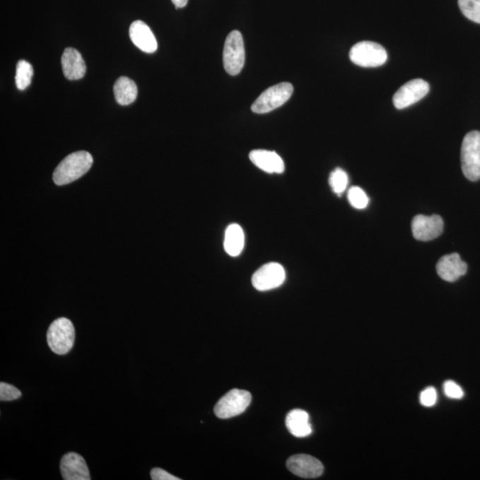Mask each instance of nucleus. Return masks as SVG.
Returning <instances> with one entry per match:
<instances>
[{
	"instance_id": "nucleus-20",
	"label": "nucleus",
	"mask_w": 480,
	"mask_h": 480,
	"mask_svg": "<svg viewBox=\"0 0 480 480\" xmlns=\"http://www.w3.org/2000/svg\"><path fill=\"white\" fill-rule=\"evenodd\" d=\"M33 67L25 60H20L16 66V84L19 90H25L32 83Z\"/></svg>"
},
{
	"instance_id": "nucleus-14",
	"label": "nucleus",
	"mask_w": 480,
	"mask_h": 480,
	"mask_svg": "<svg viewBox=\"0 0 480 480\" xmlns=\"http://www.w3.org/2000/svg\"><path fill=\"white\" fill-rule=\"evenodd\" d=\"M129 36L132 42L140 50L147 54H153L158 49V42L151 28L141 21H136L131 24Z\"/></svg>"
},
{
	"instance_id": "nucleus-21",
	"label": "nucleus",
	"mask_w": 480,
	"mask_h": 480,
	"mask_svg": "<svg viewBox=\"0 0 480 480\" xmlns=\"http://www.w3.org/2000/svg\"><path fill=\"white\" fill-rule=\"evenodd\" d=\"M458 5L465 17L480 23V0H458Z\"/></svg>"
},
{
	"instance_id": "nucleus-25",
	"label": "nucleus",
	"mask_w": 480,
	"mask_h": 480,
	"mask_svg": "<svg viewBox=\"0 0 480 480\" xmlns=\"http://www.w3.org/2000/svg\"><path fill=\"white\" fill-rule=\"evenodd\" d=\"M444 392L450 399H460L464 395L461 387L453 381H447L444 383Z\"/></svg>"
},
{
	"instance_id": "nucleus-6",
	"label": "nucleus",
	"mask_w": 480,
	"mask_h": 480,
	"mask_svg": "<svg viewBox=\"0 0 480 480\" xmlns=\"http://www.w3.org/2000/svg\"><path fill=\"white\" fill-rule=\"evenodd\" d=\"M246 60L243 37L238 30L228 35L223 48V66L231 76L240 74Z\"/></svg>"
},
{
	"instance_id": "nucleus-18",
	"label": "nucleus",
	"mask_w": 480,
	"mask_h": 480,
	"mask_svg": "<svg viewBox=\"0 0 480 480\" xmlns=\"http://www.w3.org/2000/svg\"><path fill=\"white\" fill-rule=\"evenodd\" d=\"M113 91L116 101L120 105H129L137 98V86L129 78L120 77L117 78L115 84H114Z\"/></svg>"
},
{
	"instance_id": "nucleus-26",
	"label": "nucleus",
	"mask_w": 480,
	"mask_h": 480,
	"mask_svg": "<svg viewBox=\"0 0 480 480\" xmlns=\"http://www.w3.org/2000/svg\"><path fill=\"white\" fill-rule=\"evenodd\" d=\"M420 402L424 406H433L437 402V392L433 387H428L421 393Z\"/></svg>"
},
{
	"instance_id": "nucleus-12",
	"label": "nucleus",
	"mask_w": 480,
	"mask_h": 480,
	"mask_svg": "<svg viewBox=\"0 0 480 480\" xmlns=\"http://www.w3.org/2000/svg\"><path fill=\"white\" fill-rule=\"evenodd\" d=\"M60 469L65 480H90L89 469L85 459L77 453H68L62 458Z\"/></svg>"
},
{
	"instance_id": "nucleus-13",
	"label": "nucleus",
	"mask_w": 480,
	"mask_h": 480,
	"mask_svg": "<svg viewBox=\"0 0 480 480\" xmlns=\"http://www.w3.org/2000/svg\"><path fill=\"white\" fill-rule=\"evenodd\" d=\"M438 276L445 281L455 282L467 272L468 266L457 253L441 257L437 264Z\"/></svg>"
},
{
	"instance_id": "nucleus-17",
	"label": "nucleus",
	"mask_w": 480,
	"mask_h": 480,
	"mask_svg": "<svg viewBox=\"0 0 480 480\" xmlns=\"http://www.w3.org/2000/svg\"><path fill=\"white\" fill-rule=\"evenodd\" d=\"M286 426L289 433L296 438H305L312 433L308 413L302 409L290 411L286 418Z\"/></svg>"
},
{
	"instance_id": "nucleus-4",
	"label": "nucleus",
	"mask_w": 480,
	"mask_h": 480,
	"mask_svg": "<svg viewBox=\"0 0 480 480\" xmlns=\"http://www.w3.org/2000/svg\"><path fill=\"white\" fill-rule=\"evenodd\" d=\"M293 92V86L288 82L271 86L255 100L251 107L252 112L258 114L271 112L288 102Z\"/></svg>"
},
{
	"instance_id": "nucleus-5",
	"label": "nucleus",
	"mask_w": 480,
	"mask_h": 480,
	"mask_svg": "<svg viewBox=\"0 0 480 480\" xmlns=\"http://www.w3.org/2000/svg\"><path fill=\"white\" fill-rule=\"evenodd\" d=\"M350 59L352 63L361 67H379L386 63L388 54L381 45L362 41L351 47Z\"/></svg>"
},
{
	"instance_id": "nucleus-11",
	"label": "nucleus",
	"mask_w": 480,
	"mask_h": 480,
	"mask_svg": "<svg viewBox=\"0 0 480 480\" xmlns=\"http://www.w3.org/2000/svg\"><path fill=\"white\" fill-rule=\"evenodd\" d=\"M286 467L300 478L317 479L324 472L322 462L309 455H295L286 462Z\"/></svg>"
},
{
	"instance_id": "nucleus-19",
	"label": "nucleus",
	"mask_w": 480,
	"mask_h": 480,
	"mask_svg": "<svg viewBox=\"0 0 480 480\" xmlns=\"http://www.w3.org/2000/svg\"><path fill=\"white\" fill-rule=\"evenodd\" d=\"M245 233L242 228L233 223L228 226L224 236V250L230 257H236L243 251Z\"/></svg>"
},
{
	"instance_id": "nucleus-1",
	"label": "nucleus",
	"mask_w": 480,
	"mask_h": 480,
	"mask_svg": "<svg viewBox=\"0 0 480 480\" xmlns=\"http://www.w3.org/2000/svg\"><path fill=\"white\" fill-rule=\"evenodd\" d=\"M92 155L88 151H77L68 155L54 172V184L66 185L86 174L93 165Z\"/></svg>"
},
{
	"instance_id": "nucleus-3",
	"label": "nucleus",
	"mask_w": 480,
	"mask_h": 480,
	"mask_svg": "<svg viewBox=\"0 0 480 480\" xmlns=\"http://www.w3.org/2000/svg\"><path fill=\"white\" fill-rule=\"evenodd\" d=\"M462 169L466 178L472 182L480 179V132L472 131L466 134L461 148Z\"/></svg>"
},
{
	"instance_id": "nucleus-15",
	"label": "nucleus",
	"mask_w": 480,
	"mask_h": 480,
	"mask_svg": "<svg viewBox=\"0 0 480 480\" xmlns=\"http://www.w3.org/2000/svg\"><path fill=\"white\" fill-rule=\"evenodd\" d=\"M250 158L252 163L257 165L261 170L269 172V174H282L285 171L284 161L275 151H252Z\"/></svg>"
},
{
	"instance_id": "nucleus-9",
	"label": "nucleus",
	"mask_w": 480,
	"mask_h": 480,
	"mask_svg": "<svg viewBox=\"0 0 480 480\" xmlns=\"http://www.w3.org/2000/svg\"><path fill=\"white\" fill-rule=\"evenodd\" d=\"M430 91V85L423 79H413L403 85L393 96V103L398 110L407 108L419 102Z\"/></svg>"
},
{
	"instance_id": "nucleus-8",
	"label": "nucleus",
	"mask_w": 480,
	"mask_h": 480,
	"mask_svg": "<svg viewBox=\"0 0 480 480\" xmlns=\"http://www.w3.org/2000/svg\"><path fill=\"white\" fill-rule=\"evenodd\" d=\"M286 271L277 262L262 266L252 277V284L258 291H269L279 288L285 282Z\"/></svg>"
},
{
	"instance_id": "nucleus-16",
	"label": "nucleus",
	"mask_w": 480,
	"mask_h": 480,
	"mask_svg": "<svg viewBox=\"0 0 480 480\" xmlns=\"http://www.w3.org/2000/svg\"><path fill=\"white\" fill-rule=\"evenodd\" d=\"M62 66L65 78L69 81H78L84 77L86 66L81 53L74 48L68 47L62 57Z\"/></svg>"
},
{
	"instance_id": "nucleus-28",
	"label": "nucleus",
	"mask_w": 480,
	"mask_h": 480,
	"mask_svg": "<svg viewBox=\"0 0 480 480\" xmlns=\"http://www.w3.org/2000/svg\"><path fill=\"white\" fill-rule=\"evenodd\" d=\"M172 2L176 8H182L187 5L188 0H172Z\"/></svg>"
},
{
	"instance_id": "nucleus-7",
	"label": "nucleus",
	"mask_w": 480,
	"mask_h": 480,
	"mask_svg": "<svg viewBox=\"0 0 480 480\" xmlns=\"http://www.w3.org/2000/svg\"><path fill=\"white\" fill-rule=\"evenodd\" d=\"M252 395L244 390H231L217 402L213 412L220 419L240 416L250 406Z\"/></svg>"
},
{
	"instance_id": "nucleus-23",
	"label": "nucleus",
	"mask_w": 480,
	"mask_h": 480,
	"mask_svg": "<svg viewBox=\"0 0 480 480\" xmlns=\"http://www.w3.org/2000/svg\"><path fill=\"white\" fill-rule=\"evenodd\" d=\"M348 200L351 205L357 209H365L369 203L367 193L359 187H352L349 189Z\"/></svg>"
},
{
	"instance_id": "nucleus-27",
	"label": "nucleus",
	"mask_w": 480,
	"mask_h": 480,
	"mask_svg": "<svg viewBox=\"0 0 480 480\" xmlns=\"http://www.w3.org/2000/svg\"><path fill=\"white\" fill-rule=\"evenodd\" d=\"M151 478L153 480H180L179 478L160 468L151 469Z\"/></svg>"
},
{
	"instance_id": "nucleus-24",
	"label": "nucleus",
	"mask_w": 480,
	"mask_h": 480,
	"mask_svg": "<svg viewBox=\"0 0 480 480\" xmlns=\"http://www.w3.org/2000/svg\"><path fill=\"white\" fill-rule=\"evenodd\" d=\"M21 396H22V392L16 387L6 382L0 383V400L1 402H12V400L20 399Z\"/></svg>"
},
{
	"instance_id": "nucleus-22",
	"label": "nucleus",
	"mask_w": 480,
	"mask_h": 480,
	"mask_svg": "<svg viewBox=\"0 0 480 480\" xmlns=\"http://www.w3.org/2000/svg\"><path fill=\"white\" fill-rule=\"evenodd\" d=\"M349 178L347 172L341 168H336L331 172L329 177V185L333 192L338 196H341L347 189Z\"/></svg>"
},
{
	"instance_id": "nucleus-2",
	"label": "nucleus",
	"mask_w": 480,
	"mask_h": 480,
	"mask_svg": "<svg viewBox=\"0 0 480 480\" xmlns=\"http://www.w3.org/2000/svg\"><path fill=\"white\" fill-rule=\"evenodd\" d=\"M75 337L74 324L66 317L55 320L47 334L48 346L57 355L68 354L74 346Z\"/></svg>"
},
{
	"instance_id": "nucleus-10",
	"label": "nucleus",
	"mask_w": 480,
	"mask_h": 480,
	"mask_svg": "<svg viewBox=\"0 0 480 480\" xmlns=\"http://www.w3.org/2000/svg\"><path fill=\"white\" fill-rule=\"evenodd\" d=\"M443 230L444 222L440 216L419 215L412 221V233L417 240H433L440 236Z\"/></svg>"
}]
</instances>
